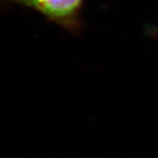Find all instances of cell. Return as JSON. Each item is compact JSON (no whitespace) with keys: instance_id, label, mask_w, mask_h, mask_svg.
Wrapping results in <instances>:
<instances>
[{"instance_id":"6da1fadb","label":"cell","mask_w":158,"mask_h":158,"mask_svg":"<svg viewBox=\"0 0 158 158\" xmlns=\"http://www.w3.org/2000/svg\"><path fill=\"white\" fill-rule=\"evenodd\" d=\"M24 6L38 12L50 23L58 25L71 34L80 33L81 12L85 0H1Z\"/></svg>"}]
</instances>
